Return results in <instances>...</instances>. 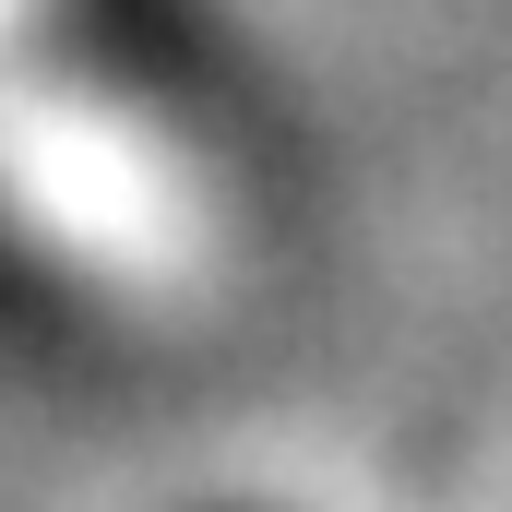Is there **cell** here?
Wrapping results in <instances>:
<instances>
[{
	"label": "cell",
	"instance_id": "6da1fadb",
	"mask_svg": "<svg viewBox=\"0 0 512 512\" xmlns=\"http://www.w3.org/2000/svg\"><path fill=\"white\" fill-rule=\"evenodd\" d=\"M215 512H239V501H215Z\"/></svg>",
	"mask_w": 512,
	"mask_h": 512
}]
</instances>
